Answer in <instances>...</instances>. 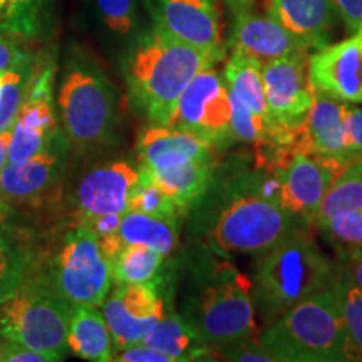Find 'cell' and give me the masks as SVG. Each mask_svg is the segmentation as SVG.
I'll return each instance as SVG.
<instances>
[{
  "instance_id": "cell-7",
  "label": "cell",
  "mask_w": 362,
  "mask_h": 362,
  "mask_svg": "<svg viewBox=\"0 0 362 362\" xmlns=\"http://www.w3.org/2000/svg\"><path fill=\"white\" fill-rule=\"evenodd\" d=\"M72 307L49 288H17L0 302V337L62 361Z\"/></svg>"
},
{
  "instance_id": "cell-16",
  "label": "cell",
  "mask_w": 362,
  "mask_h": 362,
  "mask_svg": "<svg viewBox=\"0 0 362 362\" xmlns=\"http://www.w3.org/2000/svg\"><path fill=\"white\" fill-rule=\"evenodd\" d=\"M230 29V47L245 54L262 66L279 59L310 54V47L279 24L274 17L253 12L252 7L238 8Z\"/></svg>"
},
{
  "instance_id": "cell-44",
  "label": "cell",
  "mask_w": 362,
  "mask_h": 362,
  "mask_svg": "<svg viewBox=\"0 0 362 362\" xmlns=\"http://www.w3.org/2000/svg\"><path fill=\"white\" fill-rule=\"evenodd\" d=\"M8 144H11V129L0 133V173L8 163Z\"/></svg>"
},
{
  "instance_id": "cell-20",
  "label": "cell",
  "mask_w": 362,
  "mask_h": 362,
  "mask_svg": "<svg viewBox=\"0 0 362 362\" xmlns=\"http://www.w3.org/2000/svg\"><path fill=\"white\" fill-rule=\"evenodd\" d=\"M347 111L349 104L319 93L314 88L310 110L304 121L310 153L351 165L347 151Z\"/></svg>"
},
{
  "instance_id": "cell-1",
  "label": "cell",
  "mask_w": 362,
  "mask_h": 362,
  "mask_svg": "<svg viewBox=\"0 0 362 362\" xmlns=\"http://www.w3.org/2000/svg\"><path fill=\"white\" fill-rule=\"evenodd\" d=\"M197 211L194 226L216 255H259L300 225L280 205V170L252 166L215 173Z\"/></svg>"
},
{
  "instance_id": "cell-9",
  "label": "cell",
  "mask_w": 362,
  "mask_h": 362,
  "mask_svg": "<svg viewBox=\"0 0 362 362\" xmlns=\"http://www.w3.org/2000/svg\"><path fill=\"white\" fill-rule=\"evenodd\" d=\"M232 101L228 89L215 64H210L189 81L176 103L168 126L189 131L216 151H225L235 144L232 128Z\"/></svg>"
},
{
  "instance_id": "cell-46",
  "label": "cell",
  "mask_w": 362,
  "mask_h": 362,
  "mask_svg": "<svg viewBox=\"0 0 362 362\" xmlns=\"http://www.w3.org/2000/svg\"><path fill=\"white\" fill-rule=\"evenodd\" d=\"M7 214H8V205H7L6 198L0 197V220L6 218Z\"/></svg>"
},
{
  "instance_id": "cell-5",
  "label": "cell",
  "mask_w": 362,
  "mask_h": 362,
  "mask_svg": "<svg viewBox=\"0 0 362 362\" xmlns=\"http://www.w3.org/2000/svg\"><path fill=\"white\" fill-rule=\"evenodd\" d=\"M259 339L279 362L349 361L334 287L285 310L265 325Z\"/></svg>"
},
{
  "instance_id": "cell-30",
  "label": "cell",
  "mask_w": 362,
  "mask_h": 362,
  "mask_svg": "<svg viewBox=\"0 0 362 362\" xmlns=\"http://www.w3.org/2000/svg\"><path fill=\"white\" fill-rule=\"evenodd\" d=\"M332 287L346 330L349 361H362V288L342 274L341 267Z\"/></svg>"
},
{
  "instance_id": "cell-14",
  "label": "cell",
  "mask_w": 362,
  "mask_h": 362,
  "mask_svg": "<svg viewBox=\"0 0 362 362\" xmlns=\"http://www.w3.org/2000/svg\"><path fill=\"white\" fill-rule=\"evenodd\" d=\"M307 59L309 54H298L262 67L270 119L280 128H298L310 110L314 86L307 71Z\"/></svg>"
},
{
  "instance_id": "cell-37",
  "label": "cell",
  "mask_w": 362,
  "mask_h": 362,
  "mask_svg": "<svg viewBox=\"0 0 362 362\" xmlns=\"http://www.w3.org/2000/svg\"><path fill=\"white\" fill-rule=\"evenodd\" d=\"M214 359L233 362H279L274 352H270L260 342L259 336L240 339V341L230 342L226 346L216 347L214 349Z\"/></svg>"
},
{
  "instance_id": "cell-18",
  "label": "cell",
  "mask_w": 362,
  "mask_h": 362,
  "mask_svg": "<svg viewBox=\"0 0 362 362\" xmlns=\"http://www.w3.org/2000/svg\"><path fill=\"white\" fill-rule=\"evenodd\" d=\"M67 138L61 134L51 146L22 161H8L0 173L4 198L27 200L47 192L64 170Z\"/></svg>"
},
{
  "instance_id": "cell-39",
  "label": "cell",
  "mask_w": 362,
  "mask_h": 362,
  "mask_svg": "<svg viewBox=\"0 0 362 362\" xmlns=\"http://www.w3.org/2000/svg\"><path fill=\"white\" fill-rule=\"evenodd\" d=\"M347 34L362 29V0H330Z\"/></svg>"
},
{
  "instance_id": "cell-3",
  "label": "cell",
  "mask_w": 362,
  "mask_h": 362,
  "mask_svg": "<svg viewBox=\"0 0 362 362\" xmlns=\"http://www.w3.org/2000/svg\"><path fill=\"white\" fill-rule=\"evenodd\" d=\"M178 314L211 349L259 336L252 282L228 257L205 248L189 257Z\"/></svg>"
},
{
  "instance_id": "cell-27",
  "label": "cell",
  "mask_w": 362,
  "mask_h": 362,
  "mask_svg": "<svg viewBox=\"0 0 362 362\" xmlns=\"http://www.w3.org/2000/svg\"><path fill=\"white\" fill-rule=\"evenodd\" d=\"M52 13L54 0H0V33L39 39L51 29Z\"/></svg>"
},
{
  "instance_id": "cell-21",
  "label": "cell",
  "mask_w": 362,
  "mask_h": 362,
  "mask_svg": "<svg viewBox=\"0 0 362 362\" xmlns=\"http://www.w3.org/2000/svg\"><path fill=\"white\" fill-rule=\"evenodd\" d=\"M267 12L310 51L330 44L337 19L330 0H269Z\"/></svg>"
},
{
  "instance_id": "cell-22",
  "label": "cell",
  "mask_w": 362,
  "mask_h": 362,
  "mask_svg": "<svg viewBox=\"0 0 362 362\" xmlns=\"http://www.w3.org/2000/svg\"><path fill=\"white\" fill-rule=\"evenodd\" d=\"M218 158L188 161L165 170H146L153 181L171 198L180 216L189 214L200 203L215 178Z\"/></svg>"
},
{
  "instance_id": "cell-41",
  "label": "cell",
  "mask_w": 362,
  "mask_h": 362,
  "mask_svg": "<svg viewBox=\"0 0 362 362\" xmlns=\"http://www.w3.org/2000/svg\"><path fill=\"white\" fill-rule=\"evenodd\" d=\"M0 362H51V359L42 352L4 339L0 342Z\"/></svg>"
},
{
  "instance_id": "cell-40",
  "label": "cell",
  "mask_w": 362,
  "mask_h": 362,
  "mask_svg": "<svg viewBox=\"0 0 362 362\" xmlns=\"http://www.w3.org/2000/svg\"><path fill=\"white\" fill-rule=\"evenodd\" d=\"M347 151L352 163L362 158V107L347 111Z\"/></svg>"
},
{
  "instance_id": "cell-38",
  "label": "cell",
  "mask_w": 362,
  "mask_h": 362,
  "mask_svg": "<svg viewBox=\"0 0 362 362\" xmlns=\"http://www.w3.org/2000/svg\"><path fill=\"white\" fill-rule=\"evenodd\" d=\"M112 361L117 362H173L170 356L163 354L161 351L155 347L146 346V344L138 342L131 344L128 347L116 351L112 356Z\"/></svg>"
},
{
  "instance_id": "cell-11",
  "label": "cell",
  "mask_w": 362,
  "mask_h": 362,
  "mask_svg": "<svg viewBox=\"0 0 362 362\" xmlns=\"http://www.w3.org/2000/svg\"><path fill=\"white\" fill-rule=\"evenodd\" d=\"M149 24L181 42L223 59L218 0H141Z\"/></svg>"
},
{
  "instance_id": "cell-13",
  "label": "cell",
  "mask_w": 362,
  "mask_h": 362,
  "mask_svg": "<svg viewBox=\"0 0 362 362\" xmlns=\"http://www.w3.org/2000/svg\"><path fill=\"white\" fill-rule=\"evenodd\" d=\"M344 168L342 163L314 153L296 155L280 168V205L300 225H314L325 193Z\"/></svg>"
},
{
  "instance_id": "cell-25",
  "label": "cell",
  "mask_w": 362,
  "mask_h": 362,
  "mask_svg": "<svg viewBox=\"0 0 362 362\" xmlns=\"http://www.w3.org/2000/svg\"><path fill=\"white\" fill-rule=\"evenodd\" d=\"M178 220L171 216H155L128 210L121 216L116 235L123 247L143 245L170 257L180 242Z\"/></svg>"
},
{
  "instance_id": "cell-4",
  "label": "cell",
  "mask_w": 362,
  "mask_h": 362,
  "mask_svg": "<svg viewBox=\"0 0 362 362\" xmlns=\"http://www.w3.org/2000/svg\"><path fill=\"white\" fill-rule=\"evenodd\" d=\"M309 228L296 225L253 262V307L265 325L291 307L327 291L339 277V262L320 250Z\"/></svg>"
},
{
  "instance_id": "cell-42",
  "label": "cell",
  "mask_w": 362,
  "mask_h": 362,
  "mask_svg": "<svg viewBox=\"0 0 362 362\" xmlns=\"http://www.w3.org/2000/svg\"><path fill=\"white\" fill-rule=\"evenodd\" d=\"M25 59H29L27 54L13 42L12 37L0 33V74L21 64Z\"/></svg>"
},
{
  "instance_id": "cell-34",
  "label": "cell",
  "mask_w": 362,
  "mask_h": 362,
  "mask_svg": "<svg viewBox=\"0 0 362 362\" xmlns=\"http://www.w3.org/2000/svg\"><path fill=\"white\" fill-rule=\"evenodd\" d=\"M230 101H232L230 128H232L235 143L247 144V146L255 149H264L269 146L272 141V131H274L275 124L267 121L265 117L253 115L250 110H247L232 94H230Z\"/></svg>"
},
{
  "instance_id": "cell-19",
  "label": "cell",
  "mask_w": 362,
  "mask_h": 362,
  "mask_svg": "<svg viewBox=\"0 0 362 362\" xmlns=\"http://www.w3.org/2000/svg\"><path fill=\"white\" fill-rule=\"evenodd\" d=\"M139 166L146 170H165L188 161L216 158V149L189 131L171 126L151 124L139 136Z\"/></svg>"
},
{
  "instance_id": "cell-31",
  "label": "cell",
  "mask_w": 362,
  "mask_h": 362,
  "mask_svg": "<svg viewBox=\"0 0 362 362\" xmlns=\"http://www.w3.org/2000/svg\"><path fill=\"white\" fill-rule=\"evenodd\" d=\"M362 208V158L351 163L342 173L334 180L320 203L315 223L342 214V211L361 210ZM314 223V225H315Z\"/></svg>"
},
{
  "instance_id": "cell-6",
  "label": "cell",
  "mask_w": 362,
  "mask_h": 362,
  "mask_svg": "<svg viewBox=\"0 0 362 362\" xmlns=\"http://www.w3.org/2000/svg\"><path fill=\"white\" fill-rule=\"evenodd\" d=\"M57 106L66 138L74 146L96 149L116 143V93L96 61L72 56L62 72Z\"/></svg>"
},
{
  "instance_id": "cell-17",
  "label": "cell",
  "mask_w": 362,
  "mask_h": 362,
  "mask_svg": "<svg viewBox=\"0 0 362 362\" xmlns=\"http://www.w3.org/2000/svg\"><path fill=\"white\" fill-rule=\"evenodd\" d=\"M138 178L139 168L124 160L104 163L88 171L76 188L79 221L103 215H124Z\"/></svg>"
},
{
  "instance_id": "cell-2",
  "label": "cell",
  "mask_w": 362,
  "mask_h": 362,
  "mask_svg": "<svg viewBox=\"0 0 362 362\" xmlns=\"http://www.w3.org/2000/svg\"><path fill=\"white\" fill-rule=\"evenodd\" d=\"M221 59L148 24L121 54L131 104L151 124L168 126L176 103L203 67Z\"/></svg>"
},
{
  "instance_id": "cell-26",
  "label": "cell",
  "mask_w": 362,
  "mask_h": 362,
  "mask_svg": "<svg viewBox=\"0 0 362 362\" xmlns=\"http://www.w3.org/2000/svg\"><path fill=\"white\" fill-rule=\"evenodd\" d=\"M262 67L264 66L253 61L252 57L233 51L225 64L223 81L228 93L237 98L247 110L272 123L269 107H267Z\"/></svg>"
},
{
  "instance_id": "cell-10",
  "label": "cell",
  "mask_w": 362,
  "mask_h": 362,
  "mask_svg": "<svg viewBox=\"0 0 362 362\" xmlns=\"http://www.w3.org/2000/svg\"><path fill=\"white\" fill-rule=\"evenodd\" d=\"M168 277L151 284H119L104 298L101 312L111 330L115 352L141 342L170 309Z\"/></svg>"
},
{
  "instance_id": "cell-43",
  "label": "cell",
  "mask_w": 362,
  "mask_h": 362,
  "mask_svg": "<svg viewBox=\"0 0 362 362\" xmlns=\"http://www.w3.org/2000/svg\"><path fill=\"white\" fill-rule=\"evenodd\" d=\"M337 262L342 274L362 288V252L344 253V255H339Z\"/></svg>"
},
{
  "instance_id": "cell-28",
  "label": "cell",
  "mask_w": 362,
  "mask_h": 362,
  "mask_svg": "<svg viewBox=\"0 0 362 362\" xmlns=\"http://www.w3.org/2000/svg\"><path fill=\"white\" fill-rule=\"evenodd\" d=\"M99 30L126 47L148 24L141 17V0H88Z\"/></svg>"
},
{
  "instance_id": "cell-36",
  "label": "cell",
  "mask_w": 362,
  "mask_h": 362,
  "mask_svg": "<svg viewBox=\"0 0 362 362\" xmlns=\"http://www.w3.org/2000/svg\"><path fill=\"white\" fill-rule=\"evenodd\" d=\"M27 255L17 242L0 233V302L24 285Z\"/></svg>"
},
{
  "instance_id": "cell-8",
  "label": "cell",
  "mask_w": 362,
  "mask_h": 362,
  "mask_svg": "<svg viewBox=\"0 0 362 362\" xmlns=\"http://www.w3.org/2000/svg\"><path fill=\"white\" fill-rule=\"evenodd\" d=\"M111 264L88 226L79 223L62 240L49 265V291L71 307H101L111 291Z\"/></svg>"
},
{
  "instance_id": "cell-45",
  "label": "cell",
  "mask_w": 362,
  "mask_h": 362,
  "mask_svg": "<svg viewBox=\"0 0 362 362\" xmlns=\"http://www.w3.org/2000/svg\"><path fill=\"white\" fill-rule=\"evenodd\" d=\"M226 4V7L230 8V12L238 11V8H247V7H253L255 0H223Z\"/></svg>"
},
{
  "instance_id": "cell-23",
  "label": "cell",
  "mask_w": 362,
  "mask_h": 362,
  "mask_svg": "<svg viewBox=\"0 0 362 362\" xmlns=\"http://www.w3.org/2000/svg\"><path fill=\"white\" fill-rule=\"evenodd\" d=\"M141 342L170 356L173 362L214 359V349L171 307Z\"/></svg>"
},
{
  "instance_id": "cell-12",
  "label": "cell",
  "mask_w": 362,
  "mask_h": 362,
  "mask_svg": "<svg viewBox=\"0 0 362 362\" xmlns=\"http://www.w3.org/2000/svg\"><path fill=\"white\" fill-rule=\"evenodd\" d=\"M52 78L51 66H42L40 69L33 67L29 89L11 129L8 161H22L37 155L64 134L57 128Z\"/></svg>"
},
{
  "instance_id": "cell-35",
  "label": "cell",
  "mask_w": 362,
  "mask_h": 362,
  "mask_svg": "<svg viewBox=\"0 0 362 362\" xmlns=\"http://www.w3.org/2000/svg\"><path fill=\"white\" fill-rule=\"evenodd\" d=\"M128 210L155 216H171L180 218L175 203L148 175L146 170L139 166V178L129 194Z\"/></svg>"
},
{
  "instance_id": "cell-29",
  "label": "cell",
  "mask_w": 362,
  "mask_h": 362,
  "mask_svg": "<svg viewBox=\"0 0 362 362\" xmlns=\"http://www.w3.org/2000/svg\"><path fill=\"white\" fill-rule=\"evenodd\" d=\"M166 259L160 252L143 245H126L111 262V275L119 284H151L168 277Z\"/></svg>"
},
{
  "instance_id": "cell-24",
  "label": "cell",
  "mask_w": 362,
  "mask_h": 362,
  "mask_svg": "<svg viewBox=\"0 0 362 362\" xmlns=\"http://www.w3.org/2000/svg\"><path fill=\"white\" fill-rule=\"evenodd\" d=\"M67 349L81 359L110 362L115 356V342L103 312L96 305L72 307Z\"/></svg>"
},
{
  "instance_id": "cell-32",
  "label": "cell",
  "mask_w": 362,
  "mask_h": 362,
  "mask_svg": "<svg viewBox=\"0 0 362 362\" xmlns=\"http://www.w3.org/2000/svg\"><path fill=\"white\" fill-rule=\"evenodd\" d=\"M30 74H33L30 59H25L21 64L0 74V133L12 129L29 89Z\"/></svg>"
},
{
  "instance_id": "cell-33",
  "label": "cell",
  "mask_w": 362,
  "mask_h": 362,
  "mask_svg": "<svg viewBox=\"0 0 362 362\" xmlns=\"http://www.w3.org/2000/svg\"><path fill=\"white\" fill-rule=\"evenodd\" d=\"M325 242L337 255L351 252H362V208L342 211L330 218L315 223Z\"/></svg>"
},
{
  "instance_id": "cell-15",
  "label": "cell",
  "mask_w": 362,
  "mask_h": 362,
  "mask_svg": "<svg viewBox=\"0 0 362 362\" xmlns=\"http://www.w3.org/2000/svg\"><path fill=\"white\" fill-rule=\"evenodd\" d=\"M307 71L319 93L347 104H362V29L309 54Z\"/></svg>"
}]
</instances>
